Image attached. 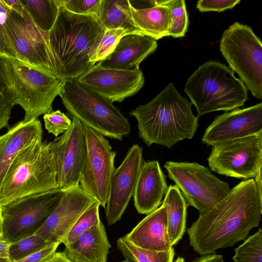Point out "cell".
I'll use <instances>...</instances> for the list:
<instances>
[{"label": "cell", "mask_w": 262, "mask_h": 262, "mask_svg": "<svg viewBox=\"0 0 262 262\" xmlns=\"http://www.w3.org/2000/svg\"><path fill=\"white\" fill-rule=\"evenodd\" d=\"M262 132V103L236 108L216 116L206 128L203 143L213 146L221 142Z\"/></svg>", "instance_id": "18"}, {"label": "cell", "mask_w": 262, "mask_h": 262, "mask_svg": "<svg viewBox=\"0 0 262 262\" xmlns=\"http://www.w3.org/2000/svg\"><path fill=\"white\" fill-rule=\"evenodd\" d=\"M240 2V0H200L197 2L196 8L202 12H222L232 9Z\"/></svg>", "instance_id": "37"}, {"label": "cell", "mask_w": 262, "mask_h": 262, "mask_svg": "<svg viewBox=\"0 0 262 262\" xmlns=\"http://www.w3.org/2000/svg\"><path fill=\"white\" fill-rule=\"evenodd\" d=\"M169 178L173 181L188 206L200 212L208 211L225 197L229 184L196 162L167 161L164 164Z\"/></svg>", "instance_id": "9"}, {"label": "cell", "mask_w": 262, "mask_h": 262, "mask_svg": "<svg viewBox=\"0 0 262 262\" xmlns=\"http://www.w3.org/2000/svg\"><path fill=\"white\" fill-rule=\"evenodd\" d=\"M167 208V230L172 246L183 237L186 229L187 204L176 185H170L163 201Z\"/></svg>", "instance_id": "25"}, {"label": "cell", "mask_w": 262, "mask_h": 262, "mask_svg": "<svg viewBox=\"0 0 262 262\" xmlns=\"http://www.w3.org/2000/svg\"><path fill=\"white\" fill-rule=\"evenodd\" d=\"M191 103L170 82L148 103L129 113L138 123L139 137L147 145L170 148L179 141L192 139L198 127Z\"/></svg>", "instance_id": "3"}, {"label": "cell", "mask_w": 262, "mask_h": 262, "mask_svg": "<svg viewBox=\"0 0 262 262\" xmlns=\"http://www.w3.org/2000/svg\"><path fill=\"white\" fill-rule=\"evenodd\" d=\"M166 205L161 206L147 214L124 237L140 248L156 251H165L172 248L167 230Z\"/></svg>", "instance_id": "20"}, {"label": "cell", "mask_w": 262, "mask_h": 262, "mask_svg": "<svg viewBox=\"0 0 262 262\" xmlns=\"http://www.w3.org/2000/svg\"><path fill=\"white\" fill-rule=\"evenodd\" d=\"M193 262H224L223 256L221 255L210 254L203 255L196 259Z\"/></svg>", "instance_id": "42"}, {"label": "cell", "mask_w": 262, "mask_h": 262, "mask_svg": "<svg viewBox=\"0 0 262 262\" xmlns=\"http://www.w3.org/2000/svg\"><path fill=\"white\" fill-rule=\"evenodd\" d=\"M33 21L42 30L49 32L56 19L59 4L57 0H20Z\"/></svg>", "instance_id": "27"}, {"label": "cell", "mask_w": 262, "mask_h": 262, "mask_svg": "<svg viewBox=\"0 0 262 262\" xmlns=\"http://www.w3.org/2000/svg\"><path fill=\"white\" fill-rule=\"evenodd\" d=\"M11 243L6 240L3 235L0 236V256L8 258V250Z\"/></svg>", "instance_id": "43"}, {"label": "cell", "mask_w": 262, "mask_h": 262, "mask_svg": "<svg viewBox=\"0 0 262 262\" xmlns=\"http://www.w3.org/2000/svg\"><path fill=\"white\" fill-rule=\"evenodd\" d=\"M262 215V193L254 179L243 180L208 211L200 213L188 229L190 245L201 255L245 241L258 227Z\"/></svg>", "instance_id": "1"}, {"label": "cell", "mask_w": 262, "mask_h": 262, "mask_svg": "<svg viewBox=\"0 0 262 262\" xmlns=\"http://www.w3.org/2000/svg\"><path fill=\"white\" fill-rule=\"evenodd\" d=\"M130 5L136 9H144L157 5V0L129 1Z\"/></svg>", "instance_id": "41"}, {"label": "cell", "mask_w": 262, "mask_h": 262, "mask_svg": "<svg viewBox=\"0 0 262 262\" xmlns=\"http://www.w3.org/2000/svg\"><path fill=\"white\" fill-rule=\"evenodd\" d=\"M59 5L80 15H93L98 17L102 0H57Z\"/></svg>", "instance_id": "36"}, {"label": "cell", "mask_w": 262, "mask_h": 262, "mask_svg": "<svg viewBox=\"0 0 262 262\" xmlns=\"http://www.w3.org/2000/svg\"><path fill=\"white\" fill-rule=\"evenodd\" d=\"M98 19L104 29L124 28L144 35L134 23L129 0H102Z\"/></svg>", "instance_id": "26"}, {"label": "cell", "mask_w": 262, "mask_h": 262, "mask_svg": "<svg viewBox=\"0 0 262 262\" xmlns=\"http://www.w3.org/2000/svg\"><path fill=\"white\" fill-rule=\"evenodd\" d=\"M2 217L1 215V206H0V218Z\"/></svg>", "instance_id": "51"}, {"label": "cell", "mask_w": 262, "mask_h": 262, "mask_svg": "<svg viewBox=\"0 0 262 262\" xmlns=\"http://www.w3.org/2000/svg\"><path fill=\"white\" fill-rule=\"evenodd\" d=\"M174 262H185V260L183 258L179 257L178 258L174 261Z\"/></svg>", "instance_id": "48"}, {"label": "cell", "mask_w": 262, "mask_h": 262, "mask_svg": "<svg viewBox=\"0 0 262 262\" xmlns=\"http://www.w3.org/2000/svg\"><path fill=\"white\" fill-rule=\"evenodd\" d=\"M59 244H60L58 243L49 244L42 249L15 262H41L44 261L54 255Z\"/></svg>", "instance_id": "38"}, {"label": "cell", "mask_w": 262, "mask_h": 262, "mask_svg": "<svg viewBox=\"0 0 262 262\" xmlns=\"http://www.w3.org/2000/svg\"><path fill=\"white\" fill-rule=\"evenodd\" d=\"M64 80L17 60L0 57V82L4 94L25 111L23 121L35 120L52 111Z\"/></svg>", "instance_id": "4"}, {"label": "cell", "mask_w": 262, "mask_h": 262, "mask_svg": "<svg viewBox=\"0 0 262 262\" xmlns=\"http://www.w3.org/2000/svg\"><path fill=\"white\" fill-rule=\"evenodd\" d=\"M184 92L198 112V117L214 111H231L243 106L247 89L225 64L209 61L188 78Z\"/></svg>", "instance_id": "5"}, {"label": "cell", "mask_w": 262, "mask_h": 262, "mask_svg": "<svg viewBox=\"0 0 262 262\" xmlns=\"http://www.w3.org/2000/svg\"><path fill=\"white\" fill-rule=\"evenodd\" d=\"M51 262H74L69 258L63 252H56L51 259Z\"/></svg>", "instance_id": "44"}, {"label": "cell", "mask_w": 262, "mask_h": 262, "mask_svg": "<svg viewBox=\"0 0 262 262\" xmlns=\"http://www.w3.org/2000/svg\"><path fill=\"white\" fill-rule=\"evenodd\" d=\"M168 188L158 161L143 162L133 195L138 213L147 215L157 209Z\"/></svg>", "instance_id": "19"}, {"label": "cell", "mask_w": 262, "mask_h": 262, "mask_svg": "<svg viewBox=\"0 0 262 262\" xmlns=\"http://www.w3.org/2000/svg\"><path fill=\"white\" fill-rule=\"evenodd\" d=\"M104 31L96 16L75 14L59 5L48 32L54 75L63 80L77 79L95 66L90 56Z\"/></svg>", "instance_id": "2"}, {"label": "cell", "mask_w": 262, "mask_h": 262, "mask_svg": "<svg viewBox=\"0 0 262 262\" xmlns=\"http://www.w3.org/2000/svg\"><path fill=\"white\" fill-rule=\"evenodd\" d=\"M222 55L257 99H262V42L247 25L235 22L222 35Z\"/></svg>", "instance_id": "8"}, {"label": "cell", "mask_w": 262, "mask_h": 262, "mask_svg": "<svg viewBox=\"0 0 262 262\" xmlns=\"http://www.w3.org/2000/svg\"><path fill=\"white\" fill-rule=\"evenodd\" d=\"M234 262H262V230L246 239L234 249Z\"/></svg>", "instance_id": "32"}, {"label": "cell", "mask_w": 262, "mask_h": 262, "mask_svg": "<svg viewBox=\"0 0 262 262\" xmlns=\"http://www.w3.org/2000/svg\"><path fill=\"white\" fill-rule=\"evenodd\" d=\"M157 46V40L147 35L127 34L120 39L110 55L98 63L104 68L134 70Z\"/></svg>", "instance_id": "21"}, {"label": "cell", "mask_w": 262, "mask_h": 262, "mask_svg": "<svg viewBox=\"0 0 262 262\" xmlns=\"http://www.w3.org/2000/svg\"><path fill=\"white\" fill-rule=\"evenodd\" d=\"M52 257H53V256H51V257H50L49 258H48L44 261H42L41 262H51V259H52Z\"/></svg>", "instance_id": "50"}, {"label": "cell", "mask_w": 262, "mask_h": 262, "mask_svg": "<svg viewBox=\"0 0 262 262\" xmlns=\"http://www.w3.org/2000/svg\"><path fill=\"white\" fill-rule=\"evenodd\" d=\"M120 262H133L132 260H131L129 258H125V260H122L121 261H120Z\"/></svg>", "instance_id": "49"}, {"label": "cell", "mask_w": 262, "mask_h": 262, "mask_svg": "<svg viewBox=\"0 0 262 262\" xmlns=\"http://www.w3.org/2000/svg\"><path fill=\"white\" fill-rule=\"evenodd\" d=\"M111 247L105 227L100 221L66 246L64 254L74 262H106Z\"/></svg>", "instance_id": "23"}, {"label": "cell", "mask_w": 262, "mask_h": 262, "mask_svg": "<svg viewBox=\"0 0 262 262\" xmlns=\"http://www.w3.org/2000/svg\"><path fill=\"white\" fill-rule=\"evenodd\" d=\"M0 262H11L8 258H4L0 256Z\"/></svg>", "instance_id": "47"}, {"label": "cell", "mask_w": 262, "mask_h": 262, "mask_svg": "<svg viewBox=\"0 0 262 262\" xmlns=\"http://www.w3.org/2000/svg\"><path fill=\"white\" fill-rule=\"evenodd\" d=\"M48 144L54 158L58 188L62 190L79 186L87 155L83 124L72 117L70 128Z\"/></svg>", "instance_id": "13"}, {"label": "cell", "mask_w": 262, "mask_h": 262, "mask_svg": "<svg viewBox=\"0 0 262 262\" xmlns=\"http://www.w3.org/2000/svg\"><path fill=\"white\" fill-rule=\"evenodd\" d=\"M118 249L125 257L133 262H173L174 249L165 251H156L137 247L126 239L120 237L117 241Z\"/></svg>", "instance_id": "28"}, {"label": "cell", "mask_w": 262, "mask_h": 262, "mask_svg": "<svg viewBox=\"0 0 262 262\" xmlns=\"http://www.w3.org/2000/svg\"><path fill=\"white\" fill-rule=\"evenodd\" d=\"M157 5L136 9L130 4V13L136 26L145 35L155 40L168 36L171 22L170 9L157 0ZM130 4V3H129Z\"/></svg>", "instance_id": "24"}, {"label": "cell", "mask_w": 262, "mask_h": 262, "mask_svg": "<svg viewBox=\"0 0 262 262\" xmlns=\"http://www.w3.org/2000/svg\"><path fill=\"white\" fill-rule=\"evenodd\" d=\"M61 191L58 205L35 233L49 244L62 243L79 217L96 201L79 185Z\"/></svg>", "instance_id": "17"}, {"label": "cell", "mask_w": 262, "mask_h": 262, "mask_svg": "<svg viewBox=\"0 0 262 262\" xmlns=\"http://www.w3.org/2000/svg\"><path fill=\"white\" fill-rule=\"evenodd\" d=\"M142 148L133 145L121 164L115 168L110 186L109 197L105 207L108 225L119 221L133 195L138 177L143 163Z\"/></svg>", "instance_id": "16"}, {"label": "cell", "mask_w": 262, "mask_h": 262, "mask_svg": "<svg viewBox=\"0 0 262 262\" xmlns=\"http://www.w3.org/2000/svg\"><path fill=\"white\" fill-rule=\"evenodd\" d=\"M254 180L256 183V186L260 192H261L262 190V184H261V169H260L254 178Z\"/></svg>", "instance_id": "45"}, {"label": "cell", "mask_w": 262, "mask_h": 262, "mask_svg": "<svg viewBox=\"0 0 262 262\" xmlns=\"http://www.w3.org/2000/svg\"><path fill=\"white\" fill-rule=\"evenodd\" d=\"M207 161L210 169L220 174L253 179L262 168V132L212 146Z\"/></svg>", "instance_id": "11"}, {"label": "cell", "mask_w": 262, "mask_h": 262, "mask_svg": "<svg viewBox=\"0 0 262 262\" xmlns=\"http://www.w3.org/2000/svg\"><path fill=\"white\" fill-rule=\"evenodd\" d=\"M3 1L11 10L23 16L26 8L20 0H3Z\"/></svg>", "instance_id": "40"}, {"label": "cell", "mask_w": 262, "mask_h": 262, "mask_svg": "<svg viewBox=\"0 0 262 262\" xmlns=\"http://www.w3.org/2000/svg\"><path fill=\"white\" fill-rule=\"evenodd\" d=\"M61 192L58 188L54 189L2 206L4 237L12 243L34 234L58 205Z\"/></svg>", "instance_id": "10"}, {"label": "cell", "mask_w": 262, "mask_h": 262, "mask_svg": "<svg viewBox=\"0 0 262 262\" xmlns=\"http://www.w3.org/2000/svg\"><path fill=\"white\" fill-rule=\"evenodd\" d=\"M43 130L38 119L25 122L22 120L0 136V189L6 173L13 160L24 147L42 140Z\"/></svg>", "instance_id": "22"}, {"label": "cell", "mask_w": 262, "mask_h": 262, "mask_svg": "<svg viewBox=\"0 0 262 262\" xmlns=\"http://www.w3.org/2000/svg\"><path fill=\"white\" fill-rule=\"evenodd\" d=\"M45 127L48 132L57 137L70 127L72 120L60 110L52 111L43 115Z\"/></svg>", "instance_id": "35"}, {"label": "cell", "mask_w": 262, "mask_h": 262, "mask_svg": "<svg viewBox=\"0 0 262 262\" xmlns=\"http://www.w3.org/2000/svg\"><path fill=\"white\" fill-rule=\"evenodd\" d=\"M77 81L111 102H121L143 86L144 77L139 69L127 70L104 68L98 63L80 76Z\"/></svg>", "instance_id": "15"}, {"label": "cell", "mask_w": 262, "mask_h": 262, "mask_svg": "<svg viewBox=\"0 0 262 262\" xmlns=\"http://www.w3.org/2000/svg\"><path fill=\"white\" fill-rule=\"evenodd\" d=\"M100 205L95 201L79 217L62 243L65 246L74 243L83 233L96 225L101 220L99 216Z\"/></svg>", "instance_id": "30"}, {"label": "cell", "mask_w": 262, "mask_h": 262, "mask_svg": "<svg viewBox=\"0 0 262 262\" xmlns=\"http://www.w3.org/2000/svg\"><path fill=\"white\" fill-rule=\"evenodd\" d=\"M10 9L0 0V57L17 60L11 39L8 17Z\"/></svg>", "instance_id": "34"}, {"label": "cell", "mask_w": 262, "mask_h": 262, "mask_svg": "<svg viewBox=\"0 0 262 262\" xmlns=\"http://www.w3.org/2000/svg\"><path fill=\"white\" fill-rule=\"evenodd\" d=\"M59 96L72 117L104 137L122 140L129 134L130 124L119 110L76 79L64 80Z\"/></svg>", "instance_id": "7"}, {"label": "cell", "mask_w": 262, "mask_h": 262, "mask_svg": "<svg viewBox=\"0 0 262 262\" xmlns=\"http://www.w3.org/2000/svg\"><path fill=\"white\" fill-rule=\"evenodd\" d=\"M13 107L4 94L0 82V130L7 126Z\"/></svg>", "instance_id": "39"}, {"label": "cell", "mask_w": 262, "mask_h": 262, "mask_svg": "<svg viewBox=\"0 0 262 262\" xmlns=\"http://www.w3.org/2000/svg\"><path fill=\"white\" fill-rule=\"evenodd\" d=\"M49 244L42 237L34 233L18 241L11 243L8 259L11 262L21 260Z\"/></svg>", "instance_id": "33"}, {"label": "cell", "mask_w": 262, "mask_h": 262, "mask_svg": "<svg viewBox=\"0 0 262 262\" xmlns=\"http://www.w3.org/2000/svg\"><path fill=\"white\" fill-rule=\"evenodd\" d=\"M87 155L79 185L82 190L105 207L115 169L116 152L102 134L83 125Z\"/></svg>", "instance_id": "12"}, {"label": "cell", "mask_w": 262, "mask_h": 262, "mask_svg": "<svg viewBox=\"0 0 262 262\" xmlns=\"http://www.w3.org/2000/svg\"><path fill=\"white\" fill-rule=\"evenodd\" d=\"M3 235V226L2 217L0 218V236Z\"/></svg>", "instance_id": "46"}, {"label": "cell", "mask_w": 262, "mask_h": 262, "mask_svg": "<svg viewBox=\"0 0 262 262\" xmlns=\"http://www.w3.org/2000/svg\"><path fill=\"white\" fill-rule=\"evenodd\" d=\"M8 24L17 60L54 75L48 32L36 25L26 8L23 16L10 9Z\"/></svg>", "instance_id": "14"}, {"label": "cell", "mask_w": 262, "mask_h": 262, "mask_svg": "<svg viewBox=\"0 0 262 262\" xmlns=\"http://www.w3.org/2000/svg\"><path fill=\"white\" fill-rule=\"evenodd\" d=\"M169 8L171 22L168 36L180 38L185 36L189 25L188 15L184 0H160Z\"/></svg>", "instance_id": "31"}, {"label": "cell", "mask_w": 262, "mask_h": 262, "mask_svg": "<svg viewBox=\"0 0 262 262\" xmlns=\"http://www.w3.org/2000/svg\"><path fill=\"white\" fill-rule=\"evenodd\" d=\"M58 188L54 158L48 143L38 140L22 149L9 167L0 189V206Z\"/></svg>", "instance_id": "6"}, {"label": "cell", "mask_w": 262, "mask_h": 262, "mask_svg": "<svg viewBox=\"0 0 262 262\" xmlns=\"http://www.w3.org/2000/svg\"><path fill=\"white\" fill-rule=\"evenodd\" d=\"M132 34L124 28L104 29L90 56V61L94 64L105 59L115 49L120 39Z\"/></svg>", "instance_id": "29"}]
</instances>
